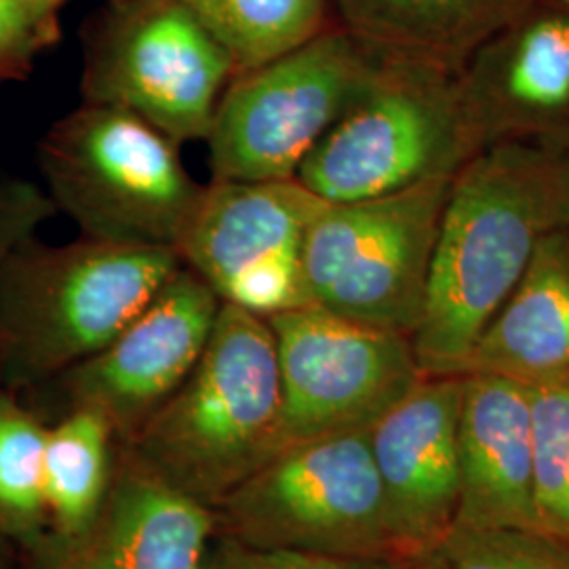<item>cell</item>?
I'll use <instances>...</instances> for the list:
<instances>
[{
  "label": "cell",
  "mask_w": 569,
  "mask_h": 569,
  "mask_svg": "<svg viewBox=\"0 0 569 569\" xmlns=\"http://www.w3.org/2000/svg\"><path fill=\"white\" fill-rule=\"evenodd\" d=\"M28 9L49 16V18H60V9L68 0H20Z\"/></svg>",
  "instance_id": "obj_28"
},
{
  "label": "cell",
  "mask_w": 569,
  "mask_h": 569,
  "mask_svg": "<svg viewBox=\"0 0 569 569\" xmlns=\"http://www.w3.org/2000/svg\"><path fill=\"white\" fill-rule=\"evenodd\" d=\"M108 2H121V0H108Z\"/></svg>",
  "instance_id": "obj_30"
},
{
  "label": "cell",
  "mask_w": 569,
  "mask_h": 569,
  "mask_svg": "<svg viewBox=\"0 0 569 569\" xmlns=\"http://www.w3.org/2000/svg\"><path fill=\"white\" fill-rule=\"evenodd\" d=\"M39 169L56 211L103 243L178 249L204 190L180 143L103 103L82 102L42 136Z\"/></svg>",
  "instance_id": "obj_4"
},
{
  "label": "cell",
  "mask_w": 569,
  "mask_h": 569,
  "mask_svg": "<svg viewBox=\"0 0 569 569\" xmlns=\"http://www.w3.org/2000/svg\"><path fill=\"white\" fill-rule=\"evenodd\" d=\"M220 306L216 291L182 266L110 345L66 371L77 406L96 407L112 428L136 432L190 376Z\"/></svg>",
  "instance_id": "obj_13"
},
{
  "label": "cell",
  "mask_w": 569,
  "mask_h": 569,
  "mask_svg": "<svg viewBox=\"0 0 569 569\" xmlns=\"http://www.w3.org/2000/svg\"><path fill=\"white\" fill-rule=\"evenodd\" d=\"M460 376H422L369 430L390 523L409 557L439 549L460 505Z\"/></svg>",
  "instance_id": "obj_14"
},
{
  "label": "cell",
  "mask_w": 569,
  "mask_h": 569,
  "mask_svg": "<svg viewBox=\"0 0 569 569\" xmlns=\"http://www.w3.org/2000/svg\"><path fill=\"white\" fill-rule=\"evenodd\" d=\"M216 526L203 502L133 468L58 569H201Z\"/></svg>",
  "instance_id": "obj_16"
},
{
  "label": "cell",
  "mask_w": 569,
  "mask_h": 569,
  "mask_svg": "<svg viewBox=\"0 0 569 569\" xmlns=\"http://www.w3.org/2000/svg\"><path fill=\"white\" fill-rule=\"evenodd\" d=\"M439 550L448 569H569V542L538 529L453 526Z\"/></svg>",
  "instance_id": "obj_23"
},
{
  "label": "cell",
  "mask_w": 569,
  "mask_h": 569,
  "mask_svg": "<svg viewBox=\"0 0 569 569\" xmlns=\"http://www.w3.org/2000/svg\"><path fill=\"white\" fill-rule=\"evenodd\" d=\"M49 194L37 183L0 169V262L32 239L56 216Z\"/></svg>",
  "instance_id": "obj_26"
},
{
  "label": "cell",
  "mask_w": 569,
  "mask_h": 569,
  "mask_svg": "<svg viewBox=\"0 0 569 569\" xmlns=\"http://www.w3.org/2000/svg\"><path fill=\"white\" fill-rule=\"evenodd\" d=\"M87 42L82 102L127 110L176 143L204 142L232 56L182 0H121Z\"/></svg>",
  "instance_id": "obj_9"
},
{
  "label": "cell",
  "mask_w": 569,
  "mask_h": 569,
  "mask_svg": "<svg viewBox=\"0 0 569 569\" xmlns=\"http://www.w3.org/2000/svg\"><path fill=\"white\" fill-rule=\"evenodd\" d=\"M47 428L0 395V517L18 528L44 515Z\"/></svg>",
  "instance_id": "obj_22"
},
{
  "label": "cell",
  "mask_w": 569,
  "mask_h": 569,
  "mask_svg": "<svg viewBox=\"0 0 569 569\" xmlns=\"http://www.w3.org/2000/svg\"><path fill=\"white\" fill-rule=\"evenodd\" d=\"M58 41L60 18L41 16L20 0H0V82L23 81Z\"/></svg>",
  "instance_id": "obj_25"
},
{
  "label": "cell",
  "mask_w": 569,
  "mask_h": 569,
  "mask_svg": "<svg viewBox=\"0 0 569 569\" xmlns=\"http://www.w3.org/2000/svg\"><path fill=\"white\" fill-rule=\"evenodd\" d=\"M281 397L283 448L363 432L422 380L411 338L361 326L317 306L268 317Z\"/></svg>",
  "instance_id": "obj_10"
},
{
  "label": "cell",
  "mask_w": 569,
  "mask_h": 569,
  "mask_svg": "<svg viewBox=\"0 0 569 569\" xmlns=\"http://www.w3.org/2000/svg\"><path fill=\"white\" fill-rule=\"evenodd\" d=\"M462 373H496L526 385L569 376V226L540 241Z\"/></svg>",
  "instance_id": "obj_17"
},
{
  "label": "cell",
  "mask_w": 569,
  "mask_h": 569,
  "mask_svg": "<svg viewBox=\"0 0 569 569\" xmlns=\"http://www.w3.org/2000/svg\"><path fill=\"white\" fill-rule=\"evenodd\" d=\"M528 387L536 529L569 542V376Z\"/></svg>",
  "instance_id": "obj_21"
},
{
  "label": "cell",
  "mask_w": 569,
  "mask_h": 569,
  "mask_svg": "<svg viewBox=\"0 0 569 569\" xmlns=\"http://www.w3.org/2000/svg\"><path fill=\"white\" fill-rule=\"evenodd\" d=\"M460 378L456 526L536 529L529 387L496 373Z\"/></svg>",
  "instance_id": "obj_15"
},
{
  "label": "cell",
  "mask_w": 569,
  "mask_h": 569,
  "mask_svg": "<svg viewBox=\"0 0 569 569\" xmlns=\"http://www.w3.org/2000/svg\"><path fill=\"white\" fill-rule=\"evenodd\" d=\"M569 226V138L489 146L449 183L411 348L422 376H460L540 241Z\"/></svg>",
  "instance_id": "obj_1"
},
{
  "label": "cell",
  "mask_w": 569,
  "mask_h": 569,
  "mask_svg": "<svg viewBox=\"0 0 569 569\" xmlns=\"http://www.w3.org/2000/svg\"><path fill=\"white\" fill-rule=\"evenodd\" d=\"M395 559H357L291 549H264L224 536L211 542L201 569H401Z\"/></svg>",
  "instance_id": "obj_24"
},
{
  "label": "cell",
  "mask_w": 569,
  "mask_h": 569,
  "mask_svg": "<svg viewBox=\"0 0 569 569\" xmlns=\"http://www.w3.org/2000/svg\"><path fill=\"white\" fill-rule=\"evenodd\" d=\"M401 569H448V563H446L441 550L435 549L409 557L401 563Z\"/></svg>",
  "instance_id": "obj_27"
},
{
  "label": "cell",
  "mask_w": 569,
  "mask_h": 569,
  "mask_svg": "<svg viewBox=\"0 0 569 569\" xmlns=\"http://www.w3.org/2000/svg\"><path fill=\"white\" fill-rule=\"evenodd\" d=\"M549 2H559V4H568L569 7V0H549Z\"/></svg>",
  "instance_id": "obj_29"
},
{
  "label": "cell",
  "mask_w": 569,
  "mask_h": 569,
  "mask_svg": "<svg viewBox=\"0 0 569 569\" xmlns=\"http://www.w3.org/2000/svg\"><path fill=\"white\" fill-rule=\"evenodd\" d=\"M451 178L378 199L327 203L306 234L310 306L411 338L422 317Z\"/></svg>",
  "instance_id": "obj_8"
},
{
  "label": "cell",
  "mask_w": 569,
  "mask_h": 569,
  "mask_svg": "<svg viewBox=\"0 0 569 569\" xmlns=\"http://www.w3.org/2000/svg\"><path fill=\"white\" fill-rule=\"evenodd\" d=\"M213 515L224 536L251 547L406 561L369 430L287 446Z\"/></svg>",
  "instance_id": "obj_7"
},
{
  "label": "cell",
  "mask_w": 569,
  "mask_h": 569,
  "mask_svg": "<svg viewBox=\"0 0 569 569\" xmlns=\"http://www.w3.org/2000/svg\"><path fill=\"white\" fill-rule=\"evenodd\" d=\"M388 53L340 23L228 82L207 136L211 180H293L366 96Z\"/></svg>",
  "instance_id": "obj_5"
},
{
  "label": "cell",
  "mask_w": 569,
  "mask_h": 569,
  "mask_svg": "<svg viewBox=\"0 0 569 569\" xmlns=\"http://www.w3.org/2000/svg\"><path fill=\"white\" fill-rule=\"evenodd\" d=\"M458 91L475 152L569 138V7L531 0L468 53Z\"/></svg>",
  "instance_id": "obj_12"
},
{
  "label": "cell",
  "mask_w": 569,
  "mask_h": 569,
  "mask_svg": "<svg viewBox=\"0 0 569 569\" xmlns=\"http://www.w3.org/2000/svg\"><path fill=\"white\" fill-rule=\"evenodd\" d=\"M355 37L403 58L460 68L531 0H329Z\"/></svg>",
  "instance_id": "obj_18"
},
{
  "label": "cell",
  "mask_w": 569,
  "mask_h": 569,
  "mask_svg": "<svg viewBox=\"0 0 569 569\" xmlns=\"http://www.w3.org/2000/svg\"><path fill=\"white\" fill-rule=\"evenodd\" d=\"M458 68L388 53L367 89L298 169L326 203L378 199L453 176L475 157Z\"/></svg>",
  "instance_id": "obj_6"
},
{
  "label": "cell",
  "mask_w": 569,
  "mask_h": 569,
  "mask_svg": "<svg viewBox=\"0 0 569 569\" xmlns=\"http://www.w3.org/2000/svg\"><path fill=\"white\" fill-rule=\"evenodd\" d=\"M176 249L32 239L0 262V366L16 382L68 371L110 345L180 268Z\"/></svg>",
  "instance_id": "obj_3"
},
{
  "label": "cell",
  "mask_w": 569,
  "mask_h": 569,
  "mask_svg": "<svg viewBox=\"0 0 569 569\" xmlns=\"http://www.w3.org/2000/svg\"><path fill=\"white\" fill-rule=\"evenodd\" d=\"M326 204L296 178L211 180L176 251L222 305L264 319L305 308L306 234Z\"/></svg>",
  "instance_id": "obj_11"
},
{
  "label": "cell",
  "mask_w": 569,
  "mask_h": 569,
  "mask_svg": "<svg viewBox=\"0 0 569 569\" xmlns=\"http://www.w3.org/2000/svg\"><path fill=\"white\" fill-rule=\"evenodd\" d=\"M281 416L272 327L222 305L190 376L136 430L142 467L216 509L283 449Z\"/></svg>",
  "instance_id": "obj_2"
},
{
  "label": "cell",
  "mask_w": 569,
  "mask_h": 569,
  "mask_svg": "<svg viewBox=\"0 0 569 569\" xmlns=\"http://www.w3.org/2000/svg\"><path fill=\"white\" fill-rule=\"evenodd\" d=\"M239 70L279 58L329 26V0H182Z\"/></svg>",
  "instance_id": "obj_20"
},
{
  "label": "cell",
  "mask_w": 569,
  "mask_h": 569,
  "mask_svg": "<svg viewBox=\"0 0 569 569\" xmlns=\"http://www.w3.org/2000/svg\"><path fill=\"white\" fill-rule=\"evenodd\" d=\"M112 430L100 409L87 406L47 428L44 512L66 538L77 540L102 510Z\"/></svg>",
  "instance_id": "obj_19"
}]
</instances>
